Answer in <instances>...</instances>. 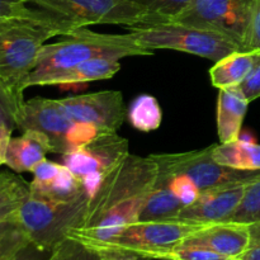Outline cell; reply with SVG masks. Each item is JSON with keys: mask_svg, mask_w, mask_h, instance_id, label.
<instances>
[{"mask_svg": "<svg viewBox=\"0 0 260 260\" xmlns=\"http://www.w3.org/2000/svg\"><path fill=\"white\" fill-rule=\"evenodd\" d=\"M157 172L151 156L127 155L102 180L89 200L83 223L69 238L94 246L139 221L142 206L156 183Z\"/></svg>", "mask_w": 260, "mask_h": 260, "instance_id": "obj_1", "label": "cell"}, {"mask_svg": "<svg viewBox=\"0 0 260 260\" xmlns=\"http://www.w3.org/2000/svg\"><path fill=\"white\" fill-rule=\"evenodd\" d=\"M71 33L68 25L37 8L0 18V83L23 96L25 79L46 41Z\"/></svg>", "mask_w": 260, "mask_h": 260, "instance_id": "obj_2", "label": "cell"}, {"mask_svg": "<svg viewBox=\"0 0 260 260\" xmlns=\"http://www.w3.org/2000/svg\"><path fill=\"white\" fill-rule=\"evenodd\" d=\"M154 51L136 42L129 35L98 33L86 27L78 28L62 41L43 45L35 68L27 76L24 88L50 85L51 80L79 63L95 57L124 58L129 56H150Z\"/></svg>", "mask_w": 260, "mask_h": 260, "instance_id": "obj_3", "label": "cell"}, {"mask_svg": "<svg viewBox=\"0 0 260 260\" xmlns=\"http://www.w3.org/2000/svg\"><path fill=\"white\" fill-rule=\"evenodd\" d=\"M90 194L85 188L66 198L48 197L30 192L15 218L27 234L30 244L51 253L69 234L80 228L85 217Z\"/></svg>", "mask_w": 260, "mask_h": 260, "instance_id": "obj_4", "label": "cell"}, {"mask_svg": "<svg viewBox=\"0 0 260 260\" xmlns=\"http://www.w3.org/2000/svg\"><path fill=\"white\" fill-rule=\"evenodd\" d=\"M207 225L179 221H136L109 240L88 246L104 259L164 260L185 238Z\"/></svg>", "mask_w": 260, "mask_h": 260, "instance_id": "obj_5", "label": "cell"}, {"mask_svg": "<svg viewBox=\"0 0 260 260\" xmlns=\"http://www.w3.org/2000/svg\"><path fill=\"white\" fill-rule=\"evenodd\" d=\"M18 128L43 134L50 140L53 152L61 155L74 151L102 134L93 124L75 121L60 99L40 96L24 102Z\"/></svg>", "mask_w": 260, "mask_h": 260, "instance_id": "obj_6", "label": "cell"}, {"mask_svg": "<svg viewBox=\"0 0 260 260\" xmlns=\"http://www.w3.org/2000/svg\"><path fill=\"white\" fill-rule=\"evenodd\" d=\"M129 35L149 50H174L208 60H220L240 48L229 38L178 23H154L128 27Z\"/></svg>", "mask_w": 260, "mask_h": 260, "instance_id": "obj_7", "label": "cell"}, {"mask_svg": "<svg viewBox=\"0 0 260 260\" xmlns=\"http://www.w3.org/2000/svg\"><path fill=\"white\" fill-rule=\"evenodd\" d=\"M27 4L51 14L73 32L93 24L128 28L149 22L146 10L129 0H28Z\"/></svg>", "mask_w": 260, "mask_h": 260, "instance_id": "obj_8", "label": "cell"}, {"mask_svg": "<svg viewBox=\"0 0 260 260\" xmlns=\"http://www.w3.org/2000/svg\"><path fill=\"white\" fill-rule=\"evenodd\" d=\"M256 0H192L173 23L218 33L243 48Z\"/></svg>", "mask_w": 260, "mask_h": 260, "instance_id": "obj_9", "label": "cell"}, {"mask_svg": "<svg viewBox=\"0 0 260 260\" xmlns=\"http://www.w3.org/2000/svg\"><path fill=\"white\" fill-rule=\"evenodd\" d=\"M212 146L178 154H152L157 164V178L182 175L192 180L201 192L222 185L258 178L259 172H245L218 164L212 156Z\"/></svg>", "mask_w": 260, "mask_h": 260, "instance_id": "obj_10", "label": "cell"}, {"mask_svg": "<svg viewBox=\"0 0 260 260\" xmlns=\"http://www.w3.org/2000/svg\"><path fill=\"white\" fill-rule=\"evenodd\" d=\"M128 154V140L117 132H102L88 144L63 154L62 164L80 178L91 197L104 177Z\"/></svg>", "mask_w": 260, "mask_h": 260, "instance_id": "obj_11", "label": "cell"}, {"mask_svg": "<svg viewBox=\"0 0 260 260\" xmlns=\"http://www.w3.org/2000/svg\"><path fill=\"white\" fill-rule=\"evenodd\" d=\"M60 102L75 121L93 124L99 132H117L127 116L123 94L119 90L69 96Z\"/></svg>", "mask_w": 260, "mask_h": 260, "instance_id": "obj_12", "label": "cell"}, {"mask_svg": "<svg viewBox=\"0 0 260 260\" xmlns=\"http://www.w3.org/2000/svg\"><path fill=\"white\" fill-rule=\"evenodd\" d=\"M254 179L203 190L196 202L183 207L172 221L194 225L228 222L240 205L248 185Z\"/></svg>", "mask_w": 260, "mask_h": 260, "instance_id": "obj_13", "label": "cell"}, {"mask_svg": "<svg viewBox=\"0 0 260 260\" xmlns=\"http://www.w3.org/2000/svg\"><path fill=\"white\" fill-rule=\"evenodd\" d=\"M187 245L208 249L228 259H239L249 244V225L220 222L203 226L182 241Z\"/></svg>", "mask_w": 260, "mask_h": 260, "instance_id": "obj_14", "label": "cell"}, {"mask_svg": "<svg viewBox=\"0 0 260 260\" xmlns=\"http://www.w3.org/2000/svg\"><path fill=\"white\" fill-rule=\"evenodd\" d=\"M48 152H53L50 140L41 132L27 129L10 139L4 164L15 173H33Z\"/></svg>", "mask_w": 260, "mask_h": 260, "instance_id": "obj_15", "label": "cell"}, {"mask_svg": "<svg viewBox=\"0 0 260 260\" xmlns=\"http://www.w3.org/2000/svg\"><path fill=\"white\" fill-rule=\"evenodd\" d=\"M250 102L240 86L220 89L217 98V134L220 142L235 141L240 137L243 122Z\"/></svg>", "mask_w": 260, "mask_h": 260, "instance_id": "obj_16", "label": "cell"}, {"mask_svg": "<svg viewBox=\"0 0 260 260\" xmlns=\"http://www.w3.org/2000/svg\"><path fill=\"white\" fill-rule=\"evenodd\" d=\"M260 58L258 51L238 50L216 61L211 68V83L217 89L240 86Z\"/></svg>", "mask_w": 260, "mask_h": 260, "instance_id": "obj_17", "label": "cell"}, {"mask_svg": "<svg viewBox=\"0 0 260 260\" xmlns=\"http://www.w3.org/2000/svg\"><path fill=\"white\" fill-rule=\"evenodd\" d=\"M121 69L119 58L95 57L79 63L51 80L50 85L78 86L98 80H107L116 75Z\"/></svg>", "mask_w": 260, "mask_h": 260, "instance_id": "obj_18", "label": "cell"}, {"mask_svg": "<svg viewBox=\"0 0 260 260\" xmlns=\"http://www.w3.org/2000/svg\"><path fill=\"white\" fill-rule=\"evenodd\" d=\"M212 156L218 164L245 172L260 170V145L238 139L231 142L213 145Z\"/></svg>", "mask_w": 260, "mask_h": 260, "instance_id": "obj_19", "label": "cell"}, {"mask_svg": "<svg viewBox=\"0 0 260 260\" xmlns=\"http://www.w3.org/2000/svg\"><path fill=\"white\" fill-rule=\"evenodd\" d=\"M184 207L169 187L155 183L140 212L139 221H172Z\"/></svg>", "mask_w": 260, "mask_h": 260, "instance_id": "obj_20", "label": "cell"}, {"mask_svg": "<svg viewBox=\"0 0 260 260\" xmlns=\"http://www.w3.org/2000/svg\"><path fill=\"white\" fill-rule=\"evenodd\" d=\"M127 117L135 129L147 134L159 128L162 121V111L154 95L141 94L129 104Z\"/></svg>", "mask_w": 260, "mask_h": 260, "instance_id": "obj_21", "label": "cell"}, {"mask_svg": "<svg viewBox=\"0 0 260 260\" xmlns=\"http://www.w3.org/2000/svg\"><path fill=\"white\" fill-rule=\"evenodd\" d=\"M29 196V183L13 173H0V222L13 217Z\"/></svg>", "mask_w": 260, "mask_h": 260, "instance_id": "obj_22", "label": "cell"}, {"mask_svg": "<svg viewBox=\"0 0 260 260\" xmlns=\"http://www.w3.org/2000/svg\"><path fill=\"white\" fill-rule=\"evenodd\" d=\"M84 188L80 178L76 177L69 168L63 165V169L60 174L46 184H30V192L38 193V194L48 196V197L66 198L75 196Z\"/></svg>", "mask_w": 260, "mask_h": 260, "instance_id": "obj_23", "label": "cell"}, {"mask_svg": "<svg viewBox=\"0 0 260 260\" xmlns=\"http://www.w3.org/2000/svg\"><path fill=\"white\" fill-rule=\"evenodd\" d=\"M30 244L15 215L0 222V260H9Z\"/></svg>", "mask_w": 260, "mask_h": 260, "instance_id": "obj_24", "label": "cell"}, {"mask_svg": "<svg viewBox=\"0 0 260 260\" xmlns=\"http://www.w3.org/2000/svg\"><path fill=\"white\" fill-rule=\"evenodd\" d=\"M139 7L144 8L149 14V22L146 24L154 23H169L182 12L187 9L192 0H129Z\"/></svg>", "mask_w": 260, "mask_h": 260, "instance_id": "obj_25", "label": "cell"}, {"mask_svg": "<svg viewBox=\"0 0 260 260\" xmlns=\"http://www.w3.org/2000/svg\"><path fill=\"white\" fill-rule=\"evenodd\" d=\"M228 222L244 225L260 222V177L248 185L240 205Z\"/></svg>", "mask_w": 260, "mask_h": 260, "instance_id": "obj_26", "label": "cell"}, {"mask_svg": "<svg viewBox=\"0 0 260 260\" xmlns=\"http://www.w3.org/2000/svg\"><path fill=\"white\" fill-rule=\"evenodd\" d=\"M23 96L17 95L3 83H0V127L14 131L18 128V119L22 113Z\"/></svg>", "mask_w": 260, "mask_h": 260, "instance_id": "obj_27", "label": "cell"}, {"mask_svg": "<svg viewBox=\"0 0 260 260\" xmlns=\"http://www.w3.org/2000/svg\"><path fill=\"white\" fill-rule=\"evenodd\" d=\"M47 260H104V258L80 241L68 238L51 251Z\"/></svg>", "mask_w": 260, "mask_h": 260, "instance_id": "obj_28", "label": "cell"}, {"mask_svg": "<svg viewBox=\"0 0 260 260\" xmlns=\"http://www.w3.org/2000/svg\"><path fill=\"white\" fill-rule=\"evenodd\" d=\"M156 184L169 187V189L174 193L175 197L182 201L184 207L196 202L201 194V190L198 189L197 185L192 180L182 177V175H175V177L169 178H157Z\"/></svg>", "mask_w": 260, "mask_h": 260, "instance_id": "obj_29", "label": "cell"}, {"mask_svg": "<svg viewBox=\"0 0 260 260\" xmlns=\"http://www.w3.org/2000/svg\"><path fill=\"white\" fill-rule=\"evenodd\" d=\"M164 260H229L225 256L201 246L187 245L180 243L173 251H170Z\"/></svg>", "mask_w": 260, "mask_h": 260, "instance_id": "obj_30", "label": "cell"}, {"mask_svg": "<svg viewBox=\"0 0 260 260\" xmlns=\"http://www.w3.org/2000/svg\"><path fill=\"white\" fill-rule=\"evenodd\" d=\"M62 169L63 164H57L47 159L42 160L33 170V180L30 184H46L55 179Z\"/></svg>", "mask_w": 260, "mask_h": 260, "instance_id": "obj_31", "label": "cell"}, {"mask_svg": "<svg viewBox=\"0 0 260 260\" xmlns=\"http://www.w3.org/2000/svg\"><path fill=\"white\" fill-rule=\"evenodd\" d=\"M241 50L260 52V0H256L255 9H254L253 17H251L245 43H244Z\"/></svg>", "mask_w": 260, "mask_h": 260, "instance_id": "obj_32", "label": "cell"}, {"mask_svg": "<svg viewBox=\"0 0 260 260\" xmlns=\"http://www.w3.org/2000/svg\"><path fill=\"white\" fill-rule=\"evenodd\" d=\"M240 89L249 102L256 101L260 98V58L248 78L240 85Z\"/></svg>", "mask_w": 260, "mask_h": 260, "instance_id": "obj_33", "label": "cell"}, {"mask_svg": "<svg viewBox=\"0 0 260 260\" xmlns=\"http://www.w3.org/2000/svg\"><path fill=\"white\" fill-rule=\"evenodd\" d=\"M240 260H260V222L249 225V244Z\"/></svg>", "mask_w": 260, "mask_h": 260, "instance_id": "obj_34", "label": "cell"}, {"mask_svg": "<svg viewBox=\"0 0 260 260\" xmlns=\"http://www.w3.org/2000/svg\"><path fill=\"white\" fill-rule=\"evenodd\" d=\"M28 0H0V18L25 13L29 7Z\"/></svg>", "mask_w": 260, "mask_h": 260, "instance_id": "obj_35", "label": "cell"}, {"mask_svg": "<svg viewBox=\"0 0 260 260\" xmlns=\"http://www.w3.org/2000/svg\"><path fill=\"white\" fill-rule=\"evenodd\" d=\"M48 256H50V253L41 250V249H38L33 244H29L22 251H19L17 255L13 256L9 260H47Z\"/></svg>", "mask_w": 260, "mask_h": 260, "instance_id": "obj_36", "label": "cell"}, {"mask_svg": "<svg viewBox=\"0 0 260 260\" xmlns=\"http://www.w3.org/2000/svg\"><path fill=\"white\" fill-rule=\"evenodd\" d=\"M12 132L10 129L0 127V167L5 162V154H7L8 144L12 139Z\"/></svg>", "mask_w": 260, "mask_h": 260, "instance_id": "obj_37", "label": "cell"}, {"mask_svg": "<svg viewBox=\"0 0 260 260\" xmlns=\"http://www.w3.org/2000/svg\"><path fill=\"white\" fill-rule=\"evenodd\" d=\"M109 259H112V260H126V259H117V258H109Z\"/></svg>", "mask_w": 260, "mask_h": 260, "instance_id": "obj_38", "label": "cell"}, {"mask_svg": "<svg viewBox=\"0 0 260 260\" xmlns=\"http://www.w3.org/2000/svg\"><path fill=\"white\" fill-rule=\"evenodd\" d=\"M229 260H240V259H229Z\"/></svg>", "mask_w": 260, "mask_h": 260, "instance_id": "obj_39", "label": "cell"}, {"mask_svg": "<svg viewBox=\"0 0 260 260\" xmlns=\"http://www.w3.org/2000/svg\"><path fill=\"white\" fill-rule=\"evenodd\" d=\"M104 260H112V259H104Z\"/></svg>", "mask_w": 260, "mask_h": 260, "instance_id": "obj_40", "label": "cell"}]
</instances>
